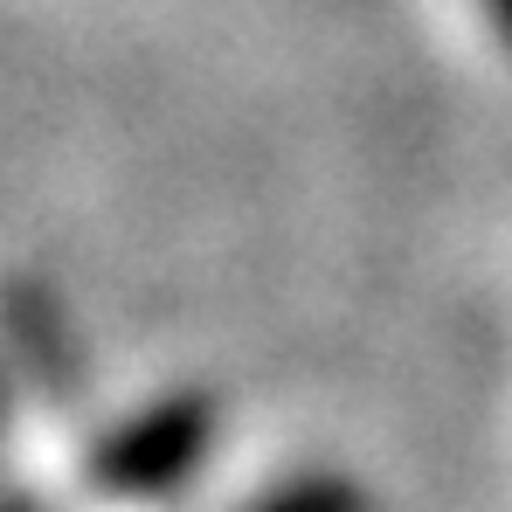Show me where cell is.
Wrapping results in <instances>:
<instances>
[{
    "label": "cell",
    "mask_w": 512,
    "mask_h": 512,
    "mask_svg": "<svg viewBox=\"0 0 512 512\" xmlns=\"http://www.w3.org/2000/svg\"><path fill=\"white\" fill-rule=\"evenodd\" d=\"M250 512H367V506H360V492L346 478H291L284 492L256 499Z\"/></svg>",
    "instance_id": "2"
},
{
    "label": "cell",
    "mask_w": 512,
    "mask_h": 512,
    "mask_svg": "<svg viewBox=\"0 0 512 512\" xmlns=\"http://www.w3.org/2000/svg\"><path fill=\"white\" fill-rule=\"evenodd\" d=\"M7 512H42V506H35V499H28V492H14V506H7Z\"/></svg>",
    "instance_id": "4"
},
{
    "label": "cell",
    "mask_w": 512,
    "mask_h": 512,
    "mask_svg": "<svg viewBox=\"0 0 512 512\" xmlns=\"http://www.w3.org/2000/svg\"><path fill=\"white\" fill-rule=\"evenodd\" d=\"M208 443H215V402L187 388L111 429L84 457V485L97 499H167L201 471Z\"/></svg>",
    "instance_id": "1"
},
{
    "label": "cell",
    "mask_w": 512,
    "mask_h": 512,
    "mask_svg": "<svg viewBox=\"0 0 512 512\" xmlns=\"http://www.w3.org/2000/svg\"><path fill=\"white\" fill-rule=\"evenodd\" d=\"M485 14H492V28L512 42V0H485Z\"/></svg>",
    "instance_id": "3"
}]
</instances>
